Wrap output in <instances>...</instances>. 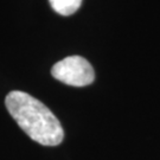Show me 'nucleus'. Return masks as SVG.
<instances>
[{
	"instance_id": "obj_3",
	"label": "nucleus",
	"mask_w": 160,
	"mask_h": 160,
	"mask_svg": "<svg viewBox=\"0 0 160 160\" xmlns=\"http://www.w3.org/2000/svg\"><path fill=\"white\" fill-rule=\"evenodd\" d=\"M52 10L61 16H71L80 8L82 0H49Z\"/></svg>"
},
{
	"instance_id": "obj_2",
	"label": "nucleus",
	"mask_w": 160,
	"mask_h": 160,
	"mask_svg": "<svg viewBox=\"0 0 160 160\" xmlns=\"http://www.w3.org/2000/svg\"><path fill=\"white\" fill-rule=\"evenodd\" d=\"M51 75L57 81L72 87H86L95 80L92 64L81 56H69L59 61L51 69Z\"/></svg>"
},
{
	"instance_id": "obj_1",
	"label": "nucleus",
	"mask_w": 160,
	"mask_h": 160,
	"mask_svg": "<svg viewBox=\"0 0 160 160\" xmlns=\"http://www.w3.org/2000/svg\"><path fill=\"white\" fill-rule=\"evenodd\" d=\"M11 116L33 141L43 146H57L63 141L61 122L50 109L28 92L13 90L5 98Z\"/></svg>"
}]
</instances>
